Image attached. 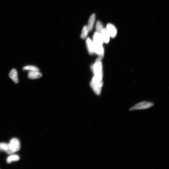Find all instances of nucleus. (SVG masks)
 Listing matches in <instances>:
<instances>
[{
	"mask_svg": "<svg viewBox=\"0 0 169 169\" xmlns=\"http://www.w3.org/2000/svg\"><path fill=\"white\" fill-rule=\"evenodd\" d=\"M94 52L98 55L100 59H103L104 55V49L102 45H99L94 44Z\"/></svg>",
	"mask_w": 169,
	"mask_h": 169,
	"instance_id": "nucleus-6",
	"label": "nucleus"
},
{
	"mask_svg": "<svg viewBox=\"0 0 169 169\" xmlns=\"http://www.w3.org/2000/svg\"><path fill=\"white\" fill-rule=\"evenodd\" d=\"M9 77L15 83H18L19 80L18 78V73L17 71L13 69L10 71L9 74Z\"/></svg>",
	"mask_w": 169,
	"mask_h": 169,
	"instance_id": "nucleus-10",
	"label": "nucleus"
},
{
	"mask_svg": "<svg viewBox=\"0 0 169 169\" xmlns=\"http://www.w3.org/2000/svg\"><path fill=\"white\" fill-rule=\"evenodd\" d=\"M103 82H97L91 80V86L95 94L99 95L101 93V89L103 86Z\"/></svg>",
	"mask_w": 169,
	"mask_h": 169,
	"instance_id": "nucleus-3",
	"label": "nucleus"
},
{
	"mask_svg": "<svg viewBox=\"0 0 169 169\" xmlns=\"http://www.w3.org/2000/svg\"><path fill=\"white\" fill-rule=\"evenodd\" d=\"M86 44L89 52L91 54L94 53V42L89 38H88L86 41Z\"/></svg>",
	"mask_w": 169,
	"mask_h": 169,
	"instance_id": "nucleus-12",
	"label": "nucleus"
},
{
	"mask_svg": "<svg viewBox=\"0 0 169 169\" xmlns=\"http://www.w3.org/2000/svg\"><path fill=\"white\" fill-rule=\"evenodd\" d=\"M0 150L2 151V147H1V143H0Z\"/></svg>",
	"mask_w": 169,
	"mask_h": 169,
	"instance_id": "nucleus-18",
	"label": "nucleus"
},
{
	"mask_svg": "<svg viewBox=\"0 0 169 169\" xmlns=\"http://www.w3.org/2000/svg\"><path fill=\"white\" fill-rule=\"evenodd\" d=\"M93 42L94 44L102 45L103 41L101 33L95 32L93 36Z\"/></svg>",
	"mask_w": 169,
	"mask_h": 169,
	"instance_id": "nucleus-5",
	"label": "nucleus"
},
{
	"mask_svg": "<svg viewBox=\"0 0 169 169\" xmlns=\"http://www.w3.org/2000/svg\"><path fill=\"white\" fill-rule=\"evenodd\" d=\"M96 19V15L93 14L90 16L88 22V27L90 31H91L94 27Z\"/></svg>",
	"mask_w": 169,
	"mask_h": 169,
	"instance_id": "nucleus-13",
	"label": "nucleus"
},
{
	"mask_svg": "<svg viewBox=\"0 0 169 169\" xmlns=\"http://www.w3.org/2000/svg\"><path fill=\"white\" fill-rule=\"evenodd\" d=\"M89 31V29H88L87 25L85 26L82 29L81 34V38L82 39H86Z\"/></svg>",
	"mask_w": 169,
	"mask_h": 169,
	"instance_id": "nucleus-14",
	"label": "nucleus"
},
{
	"mask_svg": "<svg viewBox=\"0 0 169 169\" xmlns=\"http://www.w3.org/2000/svg\"><path fill=\"white\" fill-rule=\"evenodd\" d=\"M110 36L112 38H115L117 34V31L115 27L111 24H107L106 28Z\"/></svg>",
	"mask_w": 169,
	"mask_h": 169,
	"instance_id": "nucleus-7",
	"label": "nucleus"
},
{
	"mask_svg": "<svg viewBox=\"0 0 169 169\" xmlns=\"http://www.w3.org/2000/svg\"><path fill=\"white\" fill-rule=\"evenodd\" d=\"M1 144L2 151H6L8 154H11L15 153L10 149L9 144L3 142Z\"/></svg>",
	"mask_w": 169,
	"mask_h": 169,
	"instance_id": "nucleus-11",
	"label": "nucleus"
},
{
	"mask_svg": "<svg viewBox=\"0 0 169 169\" xmlns=\"http://www.w3.org/2000/svg\"><path fill=\"white\" fill-rule=\"evenodd\" d=\"M154 105V104L153 103L147 101H142L135 104L130 109L129 111L146 110L153 107Z\"/></svg>",
	"mask_w": 169,
	"mask_h": 169,
	"instance_id": "nucleus-2",
	"label": "nucleus"
},
{
	"mask_svg": "<svg viewBox=\"0 0 169 169\" xmlns=\"http://www.w3.org/2000/svg\"><path fill=\"white\" fill-rule=\"evenodd\" d=\"M102 36L103 42L105 43H108L110 41V36L106 28H103L100 33Z\"/></svg>",
	"mask_w": 169,
	"mask_h": 169,
	"instance_id": "nucleus-8",
	"label": "nucleus"
},
{
	"mask_svg": "<svg viewBox=\"0 0 169 169\" xmlns=\"http://www.w3.org/2000/svg\"><path fill=\"white\" fill-rule=\"evenodd\" d=\"M101 60L99 58L97 59L94 66L93 69L94 76L92 79L96 81H102L103 77V66Z\"/></svg>",
	"mask_w": 169,
	"mask_h": 169,
	"instance_id": "nucleus-1",
	"label": "nucleus"
},
{
	"mask_svg": "<svg viewBox=\"0 0 169 169\" xmlns=\"http://www.w3.org/2000/svg\"><path fill=\"white\" fill-rule=\"evenodd\" d=\"M10 149L15 152L19 151L20 149V143L18 139L14 138L11 139L9 144Z\"/></svg>",
	"mask_w": 169,
	"mask_h": 169,
	"instance_id": "nucleus-4",
	"label": "nucleus"
},
{
	"mask_svg": "<svg viewBox=\"0 0 169 169\" xmlns=\"http://www.w3.org/2000/svg\"><path fill=\"white\" fill-rule=\"evenodd\" d=\"M20 159L19 156L16 155H11L8 157L7 159V162L8 163H10L12 161H17Z\"/></svg>",
	"mask_w": 169,
	"mask_h": 169,
	"instance_id": "nucleus-15",
	"label": "nucleus"
},
{
	"mask_svg": "<svg viewBox=\"0 0 169 169\" xmlns=\"http://www.w3.org/2000/svg\"><path fill=\"white\" fill-rule=\"evenodd\" d=\"M42 77V74L39 71H31L29 72L28 75L29 78L32 79H38Z\"/></svg>",
	"mask_w": 169,
	"mask_h": 169,
	"instance_id": "nucleus-9",
	"label": "nucleus"
},
{
	"mask_svg": "<svg viewBox=\"0 0 169 169\" xmlns=\"http://www.w3.org/2000/svg\"><path fill=\"white\" fill-rule=\"evenodd\" d=\"M103 25L100 21H98L96 24V32L101 33L103 29Z\"/></svg>",
	"mask_w": 169,
	"mask_h": 169,
	"instance_id": "nucleus-17",
	"label": "nucleus"
},
{
	"mask_svg": "<svg viewBox=\"0 0 169 169\" xmlns=\"http://www.w3.org/2000/svg\"><path fill=\"white\" fill-rule=\"evenodd\" d=\"M23 70H24L31 71H39V69L37 67L32 66H25L23 68Z\"/></svg>",
	"mask_w": 169,
	"mask_h": 169,
	"instance_id": "nucleus-16",
	"label": "nucleus"
}]
</instances>
